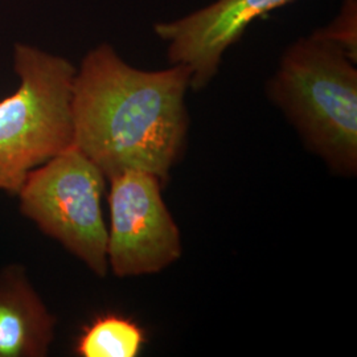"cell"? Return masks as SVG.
<instances>
[{"label": "cell", "instance_id": "cell-5", "mask_svg": "<svg viewBox=\"0 0 357 357\" xmlns=\"http://www.w3.org/2000/svg\"><path fill=\"white\" fill-rule=\"evenodd\" d=\"M107 264L118 278L160 273L183 253L181 234L162 196V180L144 171L107 178Z\"/></svg>", "mask_w": 357, "mask_h": 357}, {"label": "cell", "instance_id": "cell-4", "mask_svg": "<svg viewBox=\"0 0 357 357\" xmlns=\"http://www.w3.org/2000/svg\"><path fill=\"white\" fill-rule=\"evenodd\" d=\"M106 176L75 146L33 168L20 190V212L100 278L106 277Z\"/></svg>", "mask_w": 357, "mask_h": 357}, {"label": "cell", "instance_id": "cell-2", "mask_svg": "<svg viewBox=\"0 0 357 357\" xmlns=\"http://www.w3.org/2000/svg\"><path fill=\"white\" fill-rule=\"evenodd\" d=\"M357 63L315 32L291 43L266 94L332 174L357 172Z\"/></svg>", "mask_w": 357, "mask_h": 357}, {"label": "cell", "instance_id": "cell-1", "mask_svg": "<svg viewBox=\"0 0 357 357\" xmlns=\"http://www.w3.org/2000/svg\"><path fill=\"white\" fill-rule=\"evenodd\" d=\"M188 89L191 72L187 66L143 70L102 43L77 68L73 146L106 178L132 169L153 174L165 183L185 147Z\"/></svg>", "mask_w": 357, "mask_h": 357}, {"label": "cell", "instance_id": "cell-7", "mask_svg": "<svg viewBox=\"0 0 357 357\" xmlns=\"http://www.w3.org/2000/svg\"><path fill=\"white\" fill-rule=\"evenodd\" d=\"M56 318L26 278L23 266L0 271V357H44Z\"/></svg>", "mask_w": 357, "mask_h": 357}, {"label": "cell", "instance_id": "cell-3", "mask_svg": "<svg viewBox=\"0 0 357 357\" xmlns=\"http://www.w3.org/2000/svg\"><path fill=\"white\" fill-rule=\"evenodd\" d=\"M17 89L0 101V190L17 195L26 175L73 146L77 68L26 43L13 47Z\"/></svg>", "mask_w": 357, "mask_h": 357}, {"label": "cell", "instance_id": "cell-9", "mask_svg": "<svg viewBox=\"0 0 357 357\" xmlns=\"http://www.w3.org/2000/svg\"><path fill=\"white\" fill-rule=\"evenodd\" d=\"M357 63V0H342V6L331 23L314 31Z\"/></svg>", "mask_w": 357, "mask_h": 357}, {"label": "cell", "instance_id": "cell-8", "mask_svg": "<svg viewBox=\"0 0 357 357\" xmlns=\"http://www.w3.org/2000/svg\"><path fill=\"white\" fill-rule=\"evenodd\" d=\"M144 344V330L134 320L106 314L82 330L75 352L81 357H137Z\"/></svg>", "mask_w": 357, "mask_h": 357}, {"label": "cell", "instance_id": "cell-6", "mask_svg": "<svg viewBox=\"0 0 357 357\" xmlns=\"http://www.w3.org/2000/svg\"><path fill=\"white\" fill-rule=\"evenodd\" d=\"M295 0H215L200 10L153 24V33L166 44L169 65L191 72V89L203 90L217 76L230 47L249 26Z\"/></svg>", "mask_w": 357, "mask_h": 357}]
</instances>
